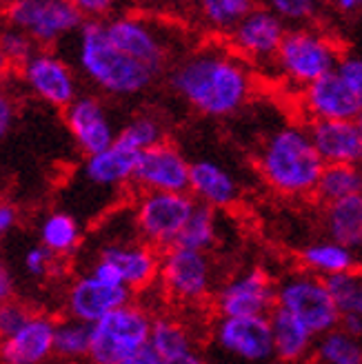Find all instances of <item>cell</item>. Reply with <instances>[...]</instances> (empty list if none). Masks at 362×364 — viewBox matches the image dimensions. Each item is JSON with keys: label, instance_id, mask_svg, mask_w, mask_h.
<instances>
[{"label": "cell", "instance_id": "6da1fadb", "mask_svg": "<svg viewBox=\"0 0 362 364\" xmlns=\"http://www.w3.org/2000/svg\"><path fill=\"white\" fill-rule=\"evenodd\" d=\"M169 87L201 116L229 118L256 94V71L227 45H207L174 65Z\"/></svg>", "mask_w": 362, "mask_h": 364}, {"label": "cell", "instance_id": "7a4b0ae2", "mask_svg": "<svg viewBox=\"0 0 362 364\" xmlns=\"http://www.w3.org/2000/svg\"><path fill=\"white\" fill-rule=\"evenodd\" d=\"M256 167L265 185L282 198H314L324 162L302 122L276 127L258 149Z\"/></svg>", "mask_w": 362, "mask_h": 364}, {"label": "cell", "instance_id": "3957f363", "mask_svg": "<svg viewBox=\"0 0 362 364\" xmlns=\"http://www.w3.org/2000/svg\"><path fill=\"white\" fill-rule=\"evenodd\" d=\"M78 67L85 78L110 96H136L147 89L156 74L114 47L105 21H85L78 31Z\"/></svg>", "mask_w": 362, "mask_h": 364}, {"label": "cell", "instance_id": "277c9868", "mask_svg": "<svg viewBox=\"0 0 362 364\" xmlns=\"http://www.w3.org/2000/svg\"><path fill=\"white\" fill-rule=\"evenodd\" d=\"M342 53L338 41L318 25L289 27L271 69L298 96L302 89L336 71Z\"/></svg>", "mask_w": 362, "mask_h": 364}, {"label": "cell", "instance_id": "5b68a950", "mask_svg": "<svg viewBox=\"0 0 362 364\" xmlns=\"http://www.w3.org/2000/svg\"><path fill=\"white\" fill-rule=\"evenodd\" d=\"M154 316L147 306L129 302L92 326L89 364H122L149 347Z\"/></svg>", "mask_w": 362, "mask_h": 364}, {"label": "cell", "instance_id": "8992f818", "mask_svg": "<svg viewBox=\"0 0 362 364\" xmlns=\"http://www.w3.org/2000/svg\"><path fill=\"white\" fill-rule=\"evenodd\" d=\"M276 306L298 318L316 338L338 329L342 316L324 280L302 269L276 280Z\"/></svg>", "mask_w": 362, "mask_h": 364}, {"label": "cell", "instance_id": "52a82bcc", "mask_svg": "<svg viewBox=\"0 0 362 364\" xmlns=\"http://www.w3.org/2000/svg\"><path fill=\"white\" fill-rule=\"evenodd\" d=\"M158 282L174 302L183 306L205 304L218 289L215 267L209 253L191 251L178 245L162 251Z\"/></svg>", "mask_w": 362, "mask_h": 364}, {"label": "cell", "instance_id": "ba28073f", "mask_svg": "<svg viewBox=\"0 0 362 364\" xmlns=\"http://www.w3.org/2000/svg\"><path fill=\"white\" fill-rule=\"evenodd\" d=\"M193 207L189 193H140L132 218L136 235L156 251H167L178 245Z\"/></svg>", "mask_w": 362, "mask_h": 364}, {"label": "cell", "instance_id": "9c48e42d", "mask_svg": "<svg viewBox=\"0 0 362 364\" xmlns=\"http://www.w3.org/2000/svg\"><path fill=\"white\" fill-rule=\"evenodd\" d=\"M215 318H269L276 309V278L251 264L223 280L211 298Z\"/></svg>", "mask_w": 362, "mask_h": 364}, {"label": "cell", "instance_id": "30bf717a", "mask_svg": "<svg viewBox=\"0 0 362 364\" xmlns=\"http://www.w3.org/2000/svg\"><path fill=\"white\" fill-rule=\"evenodd\" d=\"M7 21L38 45L56 43L85 25L76 3L67 0H18L9 5Z\"/></svg>", "mask_w": 362, "mask_h": 364}, {"label": "cell", "instance_id": "8fae6325", "mask_svg": "<svg viewBox=\"0 0 362 364\" xmlns=\"http://www.w3.org/2000/svg\"><path fill=\"white\" fill-rule=\"evenodd\" d=\"M287 29L284 21L271 7L253 5V9L227 36V47L251 69L265 65L274 67Z\"/></svg>", "mask_w": 362, "mask_h": 364}, {"label": "cell", "instance_id": "7c38bea8", "mask_svg": "<svg viewBox=\"0 0 362 364\" xmlns=\"http://www.w3.org/2000/svg\"><path fill=\"white\" fill-rule=\"evenodd\" d=\"M211 344L240 364H269L274 360L269 318H215Z\"/></svg>", "mask_w": 362, "mask_h": 364}, {"label": "cell", "instance_id": "4fadbf2b", "mask_svg": "<svg viewBox=\"0 0 362 364\" xmlns=\"http://www.w3.org/2000/svg\"><path fill=\"white\" fill-rule=\"evenodd\" d=\"M105 31L116 49L158 76L169 58V41L158 25L142 16L122 14L105 21Z\"/></svg>", "mask_w": 362, "mask_h": 364}, {"label": "cell", "instance_id": "5bb4252c", "mask_svg": "<svg viewBox=\"0 0 362 364\" xmlns=\"http://www.w3.org/2000/svg\"><path fill=\"white\" fill-rule=\"evenodd\" d=\"M189 171L187 156L165 140L140 154L134 185L142 193H189Z\"/></svg>", "mask_w": 362, "mask_h": 364}, {"label": "cell", "instance_id": "9a60e30c", "mask_svg": "<svg viewBox=\"0 0 362 364\" xmlns=\"http://www.w3.org/2000/svg\"><path fill=\"white\" fill-rule=\"evenodd\" d=\"M132 302V291L122 284H112L96 278L94 273H82L69 284L65 294L67 318L94 326L105 316Z\"/></svg>", "mask_w": 362, "mask_h": 364}, {"label": "cell", "instance_id": "2e32d148", "mask_svg": "<svg viewBox=\"0 0 362 364\" xmlns=\"http://www.w3.org/2000/svg\"><path fill=\"white\" fill-rule=\"evenodd\" d=\"M23 82L31 94L51 105L67 109L78 98V80L71 67L53 51H36L21 67Z\"/></svg>", "mask_w": 362, "mask_h": 364}, {"label": "cell", "instance_id": "e0dca14e", "mask_svg": "<svg viewBox=\"0 0 362 364\" xmlns=\"http://www.w3.org/2000/svg\"><path fill=\"white\" fill-rule=\"evenodd\" d=\"M298 98L300 114L304 122L318 120H356L362 112V105L351 94V89L340 78L338 71L322 76L314 85L302 89Z\"/></svg>", "mask_w": 362, "mask_h": 364}, {"label": "cell", "instance_id": "ac0fdd59", "mask_svg": "<svg viewBox=\"0 0 362 364\" xmlns=\"http://www.w3.org/2000/svg\"><path fill=\"white\" fill-rule=\"evenodd\" d=\"M65 122L78 149L89 158L110 149L118 140L116 127L102 102L94 96H78L65 109Z\"/></svg>", "mask_w": 362, "mask_h": 364}, {"label": "cell", "instance_id": "d6986e66", "mask_svg": "<svg viewBox=\"0 0 362 364\" xmlns=\"http://www.w3.org/2000/svg\"><path fill=\"white\" fill-rule=\"evenodd\" d=\"M160 256L154 247L138 240H116L105 245L98 253V260L112 264L120 276L122 284L134 294L151 287L160 276Z\"/></svg>", "mask_w": 362, "mask_h": 364}, {"label": "cell", "instance_id": "ffe728a7", "mask_svg": "<svg viewBox=\"0 0 362 364\" xmlns=\"http://www.w3.org/2000/svg\"><path fill=\"white\" fill-rule=\"evenodd\" d=\"M189 196L198 205L225 211L238 205L240 182L215 160H193L189 171Z\"/></svg>", "mask_w": 362, "mask_h": 364}, {"label": "cell", "instance_id": "44dd1931", "mask_svg": "<svg viewBox=\"0 0 362 364\" xmlns=\"http://www.w3.org/2000/svg\"><path fill=\"white\" fill-rule=\"evenodd\" d=\"M56 320L45 314H33L16 336L0 342L3 364H45L53 355Z\"/></svg>", "mask_w": 362, "mask_h": 364}, {"label": "cell", "instance_id": "7402d4cb", "mask_svg": "<svg viewBox=\"0 0 362 364\" xmlns=\"http://www.w3.org/2000/svg\"><path fill=\"white\" fill-rule=\"evenodd\" d=\"M324 165H362V142L356 120L304 122Z\"/></svg>", "mask_w": 362, "mask_h": 364}, {"label": "cell", "instance_id": "603a6c76", "mask_svg": "<svg viewBox=\"0 0 362 364\" xmlns=\"http://www.w3.org/2000/svg\"><path fill=\"white\" fill-rule=\"evenodd\" d=\"M269 329L274 340V360L280 364H307L312 360L316 336L292 314L274 309L269 314Z\"/></svg>", "mask_w": 362, "mask_h": 364}, {"label": "cell", "instance_id": "cb8c5ba5", "mask_svg": "<svg viewBox=\"0 0 362 364\" xmlns=\"http://www.w3.org/2000/svg\"><path fill=\"white\" fill-rule=\"evenodd\" d=\"M138 158L140 154L136 149L116 140L110 149H105L96 156H89L85 160L82 176L87 182H92L96 187H105V189L122 187L127 182H134Z\"/></svg>", "mask_w": 362, "mask_h": 364}, {"label": "cell", "instance_id": "d4e9b609", "mask_svg": "<svg viewBox=\"0 0 362 364\" xmlns=\"http://www.w3.org/2000/svg\"><path fill=\"white\" fill-rule=\"evenodd\" d=\"M320 225L324 238L358 253L362 249V193L322 207Z\"/></svg>", "mask_w": 362, "mask_h": 364}, {"label": "cell", "instance_id": "484cf974", "mask_svg": "<svg viewBox=\"0 0 362 364\" xmlns=\"http://www.w3.org/2000/svg\"><path fill=\"white\" fill-rule=\"evenodd\" d=\"M298 264L302 271L314 273V276L322 280L338 276V273H349V271L360 269V260L356 251L327 238L304 245L298 251Z\"/></svg>", "mask_w": 362, "mask_h": 364}, {"label": "cell", "instance_id": "4316f807", "mask_svg": "<svg viewBox=\"0 0 362 364\" xmlns=\"http://www.w3.org/2000/svg\"><path fill=\"white\" fill-rule=\"evenodd\" d=\"M149 349L160 358V362H165L196 351V338L187 322L178 320L176 316L162 314L154 316Z\"/></svg>", "mask_w": 362, "mask_h": 364}, {"label": "cell", "instance_id": "83f0119b", "mask_svg": "<svg viewBox=\"0 0 362 364\" xmlns=\"http://www.w3.org/2000/svg\"><path fill=\"white\" fill-rule=\"evenodd\" d=\"M362 193V165H324L314 200L322 207Z\"/></svg>", "mask_w": 362, "mask_h": 364}, {"label": "cell", "instance_id": "f1b7e54d", "mask_svg": "<svg viewBox=\"0 0 362 364\" xmlns=\"http://www.w3.org/2000/svg\"><path fill=\"white\" fill-rule=\"evenodd\" d=\"M82 231L78 220L67 211L49 213L41 225V245L56 258L69 256L78 249Z\"/></svg>", "mask_w": 362, "mask_h": 364}, {"label": "cell", "instance_id": "f546056e", "mask_svg": "<svg viewBox=\"0 0 362 364\" xmlns=\"http://www.w3.org/2000/svg\"><path fill=\"white\" fill-rule=\"evenodd\" d=\"M215 245H218V211L196 203L189 220L178 238V247L209 253Z\"/></svg>", "mask_w": 362, "mask_h": 364}, {"label": "cell", "instance_id": "4dcf8cb0", "mask_svg": "<svg viewBox=\"0 0 362 364\" xmlns=\"http://www.w3.org/2000/svg\"><path fill=\"white\" fill-rule=\"evenodd\" d=\"M312 364H362V340L334 329L316 340Z\"/></svg>", "mask_w": 362, "mask_h": 364}, {"label": "cell", "instance_id": "1f68e13d", "mask_svg": "<svg viewBox=\"0 0 362 364\" xmlns=\"http://www.w3.org/2000/svg\"><path fill=\"white\" fill-rule=\"evenodd\" d=\"M92 347V326L78 320H63L56 324V340H53V355L67 362H78L89 358Z\"/></svg>", "mask_w": 362, "mask_h": 364}, {"label": "cell", "instance_id": "d6a6232c", "mask_svg": "<svg viewBox=\"0 0 362 364\" xmlns=\"http://www.w3.org/2000/svg\"><path fill=\"white\" fill-rule=\"evenodd\" d=\"M253 9V3L249 0H205L198 7L203 23H207L209 29L218 31L223 36H229L243 18Z\"/></svg>", "mask_w": 362, "mask_h": 364}, {"label": "cell", "instance_id": "836d02e7", "mask_svg": "<svg viewBox=\"0 0 362 364\" xmlns=\"http://www.w3.org/2000/svg\"><path fill=\"white\" fill-rule=\"evenodd\" d=\"M118 140L138 154L165 142V127L154 116H136L118 132Z\"/></svg>", "mask_w": 362, "mask_h": 364}, {"label": "cell", "instance_id": "e575fe53", "mask_svg": "<svg viewBox=\"0 0 362 364\" xmlns=\"http://www.w3.org/2000/svg\"><path fill=\"white\" fill-rule=\"evenodd\" d=\"M0 49L5 51V56L9 58L11 65H25L33 53V41L27 33H23L21 29H16L11 25L0 29Z\"/></svg>", "mask_w": 362, "mask_h": 364}, {"label": "cell", "instance_id": "d590c367", "mask_svg": "<svg viewBox=\"0 0 362 364\" xmlns=\"http://www.w3.org/2000/svg\"><path fill=\"white\" fill-rule=\"evenodd\" d=\"M31 316L33 314L29 311V306L16 298L0 304V342L16 336L31 320Z\"/></svg>", "mask_w": 362, "mask_h": 364}, {"label": "cell", "instance_id": "8d00e7d4", "mask_svg": "<svg viewBox=\"0 0 362 364\" xmlns=\"http://www.w3.org/2000/svg\"><path fill=\"white\" fill-rule=\"evenodd\" d=\"M269 7L282 18L284 25L298 23L296 27H304V23H312L318 16V5L312 0H274Z\"/></svg>", "mask_w": 362, "mask_h": 364}, {"label": "cell", "instance_id": "74e56055", "mask_svg": "<svg viewBox=\"0 0 362 364\" xmlns=\"http://www.w3.org/2000/svg\"><path fill=\"white\" fill-rule=\"evenodd\" d=\"M358 276H360V269L349 271V273H338V276H331L324 280L329 296L336 302V306L340 309V314H347L351 298L356 294V287H358Z\"/></svg>", "mask_w": 362, "mask_h": 364}, {"label": "cell", "instance_id": "f35d334b", "mask_svg": "<svg viewBox=\"0 0 362 364\" xmlns=\"http://www.w3.org/2000/svg\"><path fill=\"white\" fill-rule=\"evenodd\" d=\"M23 267L27 271V276L45 278V276H51V271L56 269V256L49 253L43 245L29 247L23 256Z\"/></svg>", "mask_w": 362, "mask_h": 364}, {"label": "cell", "instance_id": "ab89813d", "mask_svg": "<svg viewBox=\"0 0 362 364\" xmlns=\"http://www.w3.org/2000/svg\"><path fill=\"white\" fill-rule=\"evenodd\" d=\"M336 71L362 105V56H358V53H342Z\"/></svg>", "mask_w": 362, "mask_h": 364}, {"label": "cell", "instance_id": "60d3db41", "mask_svg": "<svg viewBox=\"0 0 362 364\" xmlns=\"http://www.w3.org/2000/svg\"><path fill=\"white\" fill-rule=\"evenodd\" d=\"M14 118H16V102L9 91L0 87V138H5L9 134Z\"/></svg>", "mask_w": 362, "mask_h": 364}, {"label": "cell", "instance_id": "b9f144b4", "mask_svg": "<svg viewBox=\"0 0 362 364\" xmlns=\"http://www.w3.org/2000/svg\"><path fill=\"white\" fill-rule=\"evenodd\" d=\"M76 7L82 14V18H89V21L96 23H102V18L112 11V3H107V0H80V3H76Z\"/></svg>", "mask_w": 362, "mask_h": 364}, {"label": "cell", "instance_id": "7bdbcfd3", "mask_svg": "<svg viewBox=\"0 0 362 364\" xmlns=\"http://www.w3.org/2000/svg\"><path fill=\"white\" fill-rule=\"evenodd\" d=\"M16 294V280H14V273L11 269L0 260V304L14 300Z\"/></svg>", "mask_w": 362, "mask_h": 364}, {"label": "cell", "instance_id": "ee69618b", "mask_svg": "<svg viewBox=\"0 0 362 364\" xmlns=\"http://www.w3.org/2000/svg\"><path fill=\"white\" fill-rule=\"evenodd\" d=\"M18 225V211L9 203H0V238Z\"/></svg>", "mask_w": 362, "mask_h": 364}, {"label": "cell", "instance_id": "f6af8a7d", "mask_svg": "<svg viewBox=\"0 0 362 364\" xmlns=\"http://www.w3.org/2000/svg\"><path fill=\"white\" fill-rule=\"evenodd\" d=\"M338 329H342V331H345L347 336H351V338L362 340V318L356 316V314H342Z\"/></svg>", "mask_w": 362, "mask_h": 364}, {"label": "cell", "instance_id": "bcb514c9", "mask_svg": "<svg viewBox=\"0 0 362 364\" xmlns=\"http://www.w3.org/2000/svg\"><path fill=\"white\" fill-rule=\"evenodd\" d=\"M162 364H209L207 355L203 351H191V353H185V355H180V358H174V360H165Z\"/></svg>", "mask_w": 362, "mask_h": 364}, {"label": "cell", "instance_id": "7dc6e473", "mask_svg": "<svg viewBox=\"0 0 362 364\" xmlns=\"http://www.w3.org/2000/svg\"><path fill=\"white\" fill-rule=\"evenodd\" d=\"M122 364H162V362H160V358L147 347V349H142L140 353L132 355L129 360H124Z\"/></svg>", "mask_w": 362, "mask_h": 364}, {"label": "cell", "instance_id": "c3c4849f", "mask_svg": "<svg viewBox=\"0 0 362 364\" xmlns=\"http://www.w3.org/2000/svg\"><path fill=\"white\" fill-rule=\"evenodd\" d=\"M347 314H356L362 318V269H360V276H358V287H356V294L351 298V304L347 309Z\"/></svg>", "mask_w": 362, "mask_h": 364}, {"label": "cell", "instance_id": "681fc988", "mask_svg": "<svg viewBox=\"0 0 362 364\" xmlns=\"http://www.w3.org/2000/svg\"><path fill=\"white\" fill-rule=\"evenodd\" d=\"M336 7L342 11V14H349V11H356L362 7V3H358V0H340V3H336Z\"/></svg>", "mask_w": 362, "mask_h": 364}, {"label": "cell", "instance_id": "f907efd6", "mask_svg": "<svg viewBox=\"0 0 362 364\" xmlns=\"http://www.w3.org/2000/svg\"><path fill=\"white\" fill-rule=\"evenodd\" d=\"M9 67H11V63H9V58L5 56V51L0 49V78H3L7 71H9Z\"/></svg>", "mask_w": 362, "mask_h": 364}, {"label": "cell", "instance_id": "816d5d0a", "mask_svg": "<svg viewBox=\"0 0 362 364\" xmlns=\"http://www.w3.org/2000/svg\"><path fill=\"white\" fill-rule=\"evenodd\" d=\"M356 127H358V134H360V142H362V112H360V116L356 118Z\"/></svg>", "mask_w": 362, "mask_h": 364}, {"label": "cell", "instance_id": "f5cc1de1", "mask_svg": "<svg viewBox=\"0 0 362 364\" xmlns=\"http://www.w3.org/2000/svg\"><path fill=\"white\" fill-rule=\"evenodd\" d=\"M0 364H3V362H0Z\"/></svg>", "mask_w": 362, "mask_h": 364}]
</instances>
